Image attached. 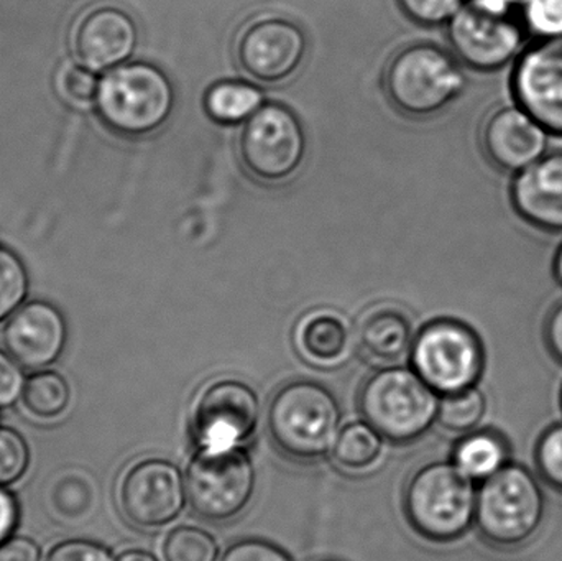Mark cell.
<instances>
[{
  "label": "cell",
  "instance_id": "obj_23",
  "mask_svg": "<svg viewBox=\"0 0 562 561\" xmlns=\"http://www.w3.org/2000/svg\"><path fill=\"white\" fill-rule=\"evenodd\" d=\"M382 450V435L369 424L357 422L339 431L330 453L337 468L357 473L372 468L379 461Z\"/></svg>",
  "mask_w": 562,
  "mask_h": 561
},
{
  "label": "cell",
  "instance_id": "obj_40",
  "mask_svg": "<svg viewBox=\"0 0 562 561\" xmlns=\"http://www.w3.org/2000/svg\"><path fill=\"white\" fill-rule=\"evenodd\" d=\"M117 561H158L151 556L150 552H145V550H127V552L122 553L119 557Z\"/></svg>",
  "mask_w": 562,
  "mask_h": 561
},
{
  "label": "cell",
  "instance_id": "obj_16",
  "mask_svg": "<svg viewBox=\"0 0 562 561\" xmlns=\"http://www.w3.org/2000/svg\"><path fill=\"white\" fill-rule=\"evenodd\" d=\"M137 45V22L115 3L89 7L72 25V53L91 71H109L124 65Z\"/></svg>",
  "mask_w": 562,
  "mask_h": 561
},
{
  "label": "cell",
  "instance_id": "obj_42",
  "mask_svg": "<svg viewBox=\"0 0 562 561\" xmlns=\"http://www.w3.org/2000/svg\"><path fill=\"white\" fill-rule=\"evenodd\" d=\"M323 561H339V560H323Z\"/></svg>",
  "mask_w": 562,
  "mask_h": 561
},
{
  "label": "cell",
  "instance_id": "obj_6",
  "mask_svg": "<svg viewBox=\"0 0 562 561\" xmlns=\"http://www.w3.org/2000/svg\"><path fill=\"white\" fill-rule=\"evenodd\" d=\"M543 517L540 483L520 464H507L477 491L475 524L484 540L498 549H515L533 539Z\"/></svg>",
  "mask_w": 562,
  "mask_h": 561
},
{
  "label": "cell",
  "instance_id": "obj_36",
  "mask_svg": "<svg viewBox=\"0 0 562 561\" xmlns=\"http://www.w3.org/2000/svg\"><path fill=\"white\" fill-rule=\"evenodd\" d=\"M0 561H42V550L29 537H13L0 546Z\"/></svg>",
  "mask_w": 562,
  "mask_h": 561
},
{
  "label": "cell",
  "instance_id": "obj_21",
  "mask_svg": "<svg viewBox=\"0 0 562 561\" xmlns=\"http://www.w3.org/2000/svg\"><path fill=\"white\" fill-rule=\"evenodd\" d=\"M507 441L494 431H472L456 445L452 464L474 483H484L508 463Z\"/></svg>",
  "mask_w": 562,
  "mask_h": 561
},
{
  "label": "cell",
  "instance_id": "obj_20",
  "mask_svg": "<svg viewBox=\"0 0 562 561\" xmlns=\"http://www.w3.org/2000/svg\"><path fill=\"white\" fill-rule=\"evenodd\" d=\"M356 338L372 361L392 364L413 348L412 316L396 303H376L360 316Z\"/></svg>",
  "mask_w": 562,
  "mask_h": 561
},
{
  "label": "cell",
  "instance_id": "obj_1",
  "mask_svg": "<svg viewBox=\"0 0 562 561\" xmlns=\"http://www.w3.org/2000/svg\"><path fill=\"white\" fill-rule=\"evenodd\" d=\"M465 86L461 61L432 43L396 49L383 71V91L390 104L412 119L441 114L464 94Z\"/></svg>",
  "mask_w": 562,
  "mask_h": 561
},
{
  "label": "cell",
  "instance_id": "obj_15",
  "mask_svg": "<svg viewBox=\"0 0 562 561\" xmlns=\"http://www.w3.org/2000/svg\"><path fill=\"white\" fill-rule=\"evenodd\" d=\"M550 138L547 128L515 102L492 109L479 134L488 164L510 177L547 155Z\"/></svg>",
  "mask_w": 562,
  "mask_h": 561
},
{
  "label": "cell",
  "instance_id": "obj_19",
  "mask_svg": "<svg viewBox=\"0 0 562 561\" xmlns=\"http://www.w3.org/2000/svg\"><path fill=\"white\" fill-rule=\"evenodd\" d=\"M297 355L316 368L344 364L352 351V332L346 316L336 310L317 308L304 313L293 329Z\"/></svg>",
  "mask_w": 562,
  "mask_h": 561
},
{
  "label": "cell",
  "instance_id": "obj_26",
  "mask_svg": "<svg viewBox=\"0 0 562 561\" xmlns=\"http://www.w3.org/2000/svg\"><path fill=\"white\" fill-rule=\"evenodd\" d=\"M164 557L165 561H217L220 546L206 530L183 526L168 534Z\"/></svg>",
  "mask_w": 562,
  "mask_h": 561
},
{
  "label": "cell",
  "instance_id": "obj_2",
  "mask_svg": "<svg viewBox=\"0 0 562 561\" xmlns=\"http://www.w3.org/2000/svg\"><path fill=\"white\" fill-rule=\"evenodd\" d=\"M95 105L101 121L124 137H147L164 128L177 108L170 76L147 61L124 63L99 81Z\"/></svg>",
  "mask_w": 562,
  "mask_h": 561
},
{
  "label": "cell",
  "instance_id": "obj_8",
  "mask_svg": "<svg viewBox=\"0 0 562 561\" xmlns=\"http://www.w3.org/2000/svg\"><path fill=\"white\" fill-rule=\"evenodd\" d=\"M306 154V132L300 117L280 102L263 104L240 131V161L260 183L293 180L303 168Z\"/></svg>",
  "mask_w": 562,
  "mask_h": 561
},
{
  "label": "cell",
  "instance_id": "obj_30",
  "mask_svg": "<svg viewBox=\"0 0 562 561\" xmlns=\"http://www.w3.org/2000/svg\"><path fill=\"white\" fill-rule=\"evenodd\" d=\"M535 463L541 480L562 493V424L548 428L537 444Z\"/></svg>",
  "mask_w": 562,
  "mask_h": 561
},
{
  "label": "cell",
  "instance_id": "obj_31",
  "mask_svg": "<svg viewBox=\"0 0 562 561\" xmlns=\"http://www.w3.org/2000/svg\"><path fill=\"white\" fill-rule=\"evenodd\" d=\"M400 9L412 22L423 26L448 25L468 0H398Z\"/></svg>",
  "mask_w": 562,
  "mask_h": 561
},
{
  "label": "cell",
  "instance_id": "obj_39",
  "mask_svg": "<svg viewBox=\"0 0 562 561\" xmlns=\"http://www.w3.org/2000/svg\"><path fill=\"white\" fill-rule=\"evenodd\" d=\"M468 2L495 15H518L524 0H468Z\"/></svg>",
  "mask_w": 562,
  "mask_h": 561
},
{
  "label": "cell",
  "instance_id": "obj_28",
  "mask_svg": "<svg viewBox=\"0 0 562 561\" xmlns=\"http://www.w3.org/2000/svg\"><path fill=\"white\" fill-rule=\"evenodd\" d=\"M518 19L531 40L562 38V0H524Z\"/></svg>",
  "mask_w": 562,
  "mask_h": 561
},
{
  "label": "cell",
  "instance_id": "obj_29",
  "mask_svg": "<svg viewBox=\"0 0 562 561\" xmlns=\"http://www.w3.org/2000/svg\"><path fill=\"white\" fill-rule=\"evenodd\" d=\"M30 448L25 438L9 427H0V487L19 483L30 468Z\"/></svg>",
  "mask_w": 562,
  "mask_h": 561
},
{
  "label": "cell",
  "instance_id": "obj_14",
  "mask_svg": "<svg viewBox=\"0 0 562 561\" xmlns=\"http://www.w3.org/2000/svg\"><path fill=\"white\" fill-rule=\"evenodd\" d=\"M187 483L170 461L144 460L122 478L119 503L128 523L160 529L178 519L187 504Z\"/></svg>",
  "mask_w": 562,
  "mask_h": 561
},
{
  "label": "cell",
  "instance_id": "obj_13",
  "mask_svg": "<svg viewBox=\"0 0 562 561\" xmlns=\"http://www.w3.org/2000/svg\"><path fill=\"white\" fill-rule=\"evenodd\" d=\"M260 420L259 395L234 379L214 382L198 399L193 435L200 450H231L256 434Z\"/></svg>",
  "mask_w": 562,
  "mask_h": 561
},
{
  "label": "cell",
  "instance_id": "obj_12",
  "mask_svg": "<svg viewBox=\"0 0 562 561\" xmlns=\"http://www.w3.org/2000/svg\"><path fill=\"white\" fill-rule=\"evenodd\" d=\"M515 104L562 138V38L530 40L508 78Z\"/></svg>",
  "mask_w": 562,
  "mask_h": 561
},
{
  "label": "cell",
  "instance_id": "obj_11",
  "mask_svg": "<svg viewBox=\"0 0 562 561\" xmlns=\"http://www.w3.org/2000/svg\"><path fill=\"white\" fill-rule=\"evenodd\" d=\"M528 38L518 15H495L469 2L448 23L452 55L477 72L501 71L514 65Z\"/></svg>",
  "mask_w": 562,
  "mask_h": 561
},
{
  "label": "cell",
  "instance_id": "obj_4",
  "mask_svg": "<svg viewBox=\"0 0 562 561\" xmlns=\"http://www.w3.org/2000/svg\"><path fill=\"white\" fill-rule=\"evenodd\" d=\"M474 481L452 463H431L416 471L405 491L409 526L429 542L461 539L475 523Z\"/></svg>",
  "mask_w": 562,
  "mask_h": 561
},
{
  "label": "cell",
  "instance_id": "obj_7",
  "mask_svg": "<svg viewBox=\"0 0 562 561\" xmlns=\"http://www.w3.org/2000/svg\"><path fill=\"white\" fill-rule=\"evenodd\" d=\"M413 371L438 394L475 388L484 374L485 351L477 333L452 318L435 319L416 335Z\"/></svg>",
  "mask_w": 562,
  "mask_h": 561
},
{
  "label": "cell",
  "instance_id": "obj_3",
  "mask_svg": "<svg viewBox=\"0 0 562 561\" xmlns=\"http://www.w3.org/2000/svg\"><path fill=\"white\" fill-rule=\"evenodd\" d=\"M339 404L317 382H290L270 402V437L281 453L293 460L307 463L327 457L339 437Z\"/></svg>",
  "mask_w": 562,
  "mask_h": 561
},
{
  "label": "cell",
  "instance_id": "obj_24",
  "mask_svg": "<svg viewBox=\"0 0 562 561\" xmlns=\"http://www.w3.org/2000/svg\"><path fill=\"white\" fill-rule=\"evenodd\" d=\"M23 407L40 420H55L68 411L71 389L68 381L55 371L33 374L25 382L22 394Z\"/></svg>",
  "mask_w": 562,
  "mask_h": 561
},
{
  "label": "cell",
  "instance_id": "obj_17",
  "mask_svg": "<svg viewBox=\"0 0 562 561\" xmlns=\"http://www.w3.org/2000/svg\"><path fill=\"white\" fill-rule=\"evenodd\" d=\"M512 210L528 226L562 234V150L548 152L508 184Z\"/></svg>",
  "mask_w": 562,
  "mask_h": 561
},
{
  "label": "cell",
  "instance_id": "obj_33",
  "mask_svg": "<svg viewBox=\"0 0 562 561\" xmlns=\"http://www.w3.org/2000/svg\"><path fill=\"white\" fill-rule=\"evenodd\" d=\"M221 561H293L284 550L267 540L246 539L234 543Z\"/></svg>",
  "mask_w": 562,
  "mask_h": 561
},
{
  "label": "cell",
  "instance_id": "obj_5",
  "mask_svg": "<svg viewBox=\"0 0 562 561\" xmlns=\"http://www.w3.org/2000/svg\"><path fill=\"white\" fill-rule=\"evenodd\" d=\"M438 392L400 366L373 372L360 391L367 424L393 444H412L438 420Z\"/></svg>",
  "mask_w": 562,
  "mask_h": 561
},
{
  "label": "cell",
  "instance_id": "obj_37",
  "mask_svg": "<svg viewBox=\"0 0 562 561\" xmlns=\"http://www.w3.org/2000/svg\"><path fill=\"white\" fill-rule=\"evenodd\" d=\"M543 336L548 351L562 364V300L548 313Z\"/></svg>",
  "mask_w": 562,
  "mask_h": 561
},
{
  "label": "cell",
  "instance_id": "obj_35",
  "mask_svg": "<svg viewBox=\"0 0 562 561\" xmlns=\"http://www.w3.org/2000/svg\"><path fill=\"white\" fill-rule=\"evenodd\" d=\"M25 379L16 362L0 351V411L12 407L23 394Z\"/></svg>",
  "mask_w": 562,
  "mask_h": 561
},
{
  "label": "cell",
  "instance_id": "obj_34",
  "mask_svg": "<svg viewBox=\"0 0 562 561\" xmlns=\"http://www.w3.org/2000/svg\"><path fill=\"white\" fill-rule=\"evenodd\" d=\"M45 561H115L105 547L91 540H66L49 550Z\"/></svg>",
  "mask_w": 562,
  "mask_h": 561
},
{
  "label": "cell",
  "instance_id": "obj_9",
  "mask_svg": "<svg viewBox=\"0 0 562 561\" xmlns=\"http://www.w3.org/2000/svg\"><path fill=\"white\" fill-rule=\"evenodd\" d=\"M256 484V467L244 448L200 450L188 468L191 509L210 523L236 519L252 501Z\"/></svg>",
  "mask_w": 562,
  "mask_h": 561
},
{
  "label": "cell",
  "instance_id": "obj_25",
  "mask_svg": "<svg viewBox=\"0 0 562 561\" xmlns=\"http://www.w3.org/2000/svg\"><path fill=\"white\" fill-rule=\"evenodd\" d=\"M487 412L485 395L477 388L442 395L439 402L438 422L451 434H472L484 420Z\"/></svg>",
  "mask_w": 562,
  "mask_h": 561
},
{
  "label": "cell",
  "instance_id": "obj_38",
  "mask_svg": "<svg viewBox=\"0 0 562 561\" xmlns=\"http://www.w3.org/2000/svg\"><path fill=\"white\" fill-rule=\"evenodd\" d=\"M19 503L9 491L0 487V546L9 540L19 523Z\"/></svg>",
  "mask_w": 562,
  "mask_h": 561
},
{
  "label": "cell",
  "instance_id": "obj_27",
  "mask_svg": "<svg viewBox=\"0 0 562 561\" xmlns=\"http://www.w3.org/2000/svg\"><path fill=\"white\" fill-rule=\"evenodd\" d=\"M29 292V276L13 250L0 244V322L19 310Z\"/></svg>",
  "mask_w": 562,
  "mask_h": 561
},
{
  "label": "cell",
  "instance_id": "obj_10",
  "mask_svg": "<svg viewBox=\"0 0 562 561\" xmlns=\"http://www.w3.org/2000/svg\"><path fill=\"white\" fill-rule=\"evenodd\" d=\"M310 52L300 23L280 13H262L240 26L234 55L240 71L263 86H281L303 68Z\"/></svg>",
  "mask_w": 562,
  "mask_h": 561
},
{
  "label": "cell",
  "instance_id": "obj_43",
  "mask_svg": "<svg viewBox=\"0 0 562 561\" xmlns=\"http://www.w3.org/2000/svg\"><path fill=\"white\" fill-rule=\"evenodd\" d=\"M561 405H562V392H561Z\"/></svg>",
  "mask_w": 562,
  "mask_h": 561
},
{
  "label": "cell",
  "instance_id": "obj_41",
  "mask_svg": "<svg viewBox=\"0 0 562 561\" xmlns=\"http://www.w3.org/2000/svg\"><path fill=\"white\" fill-rule=\"evenodd\" d=\"M551 272H553V279L557 280L558 285L562 287V240L554 253Z\"/></svg>",
  "mask_w": 562,
  "mask_h": 561
},
{
  "label": "cell",
  "instance_id": "obj_32",
  "mask_svg": "<svg viewBox=\"0 0 562 561\" xmlns=\"http://www.w3.org/2000/svg\"><path fill=\"white\" fill-rule=\"evenodd\" d=\"M59 88L69 101L85 104V102L95 101L99 81L91 69L85 68V66H68L61 72Z\"/></svg>",
  "mask_w": 562,
  "mask_h": 561
},
{
  "label": "cell",
  "instance_id": "obj_22",
  "mask_svg": "<svg viewBox=\"0 0 562 561\" xmlns=\"http://www.w3.org/2000/svg\"><path fill=\"white\" fill-rule=\"evenodd\" d=\"M263 104L262 91L244 81L216 82L204 96L207 115L224 125L246 124Z\"/></svg>",
  "mask_w": 562,
  "mask_h": 561
},
{
  "label": "cell",
  "instance_id": "obj_18",
  "mask_svg": "<svg viewBox=\"0 0 562 561\" xmlns=\"http://www.w3.org/2000/svg\"><path fill=\"white\" fill-rule=\"evenodd\" d=\"M68 338L65 318L46 302L20 306L3 329V345L16 364L45 369L58 361Z\"/></svg>",
  "mask_w": 562,
  "mask_h": 561
}]
</instances>
